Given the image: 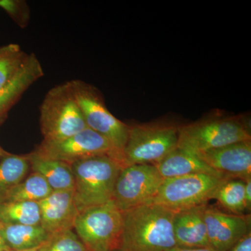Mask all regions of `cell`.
Masks as SVG:
<instances>
[{"instance_id": "cell-1", "label": "cell", "mask_w": 251, "mask_h": 251, "mask_svg": "<svg viewBox=\"0 0 251 251\" xmlns=\"http://www.w3.org/2000/svg\"><path fill=\"white\" fill-rule=\"evenodd\" d=\"M174 211L153 203L124 211L117 251H168L176 247Z\"/></svg>"}, {"instance_id": "cell-2", "label": "cell", "mask_w": 251, "mask_h": 251, "mask_svg": "<svg viewBox=\"0 0 251 251\" xmlns=\"http://www.w3.org/2000/svg\"><path fill=\"white\" fill-rule=\"evenodd\" d=\"M74 196L77 211L112 201L119 173L124 166L116 158L101 155L73 163Z\"/></svg>"}, {"instance_id": "cell-3", "label": "cell", "mask_w": 251, "mask_h": 251, "mask_svg": "<svg viewBox=\"0 0 251 251\" xmlns=\"http://www.w3.org/2000/svg\"><path fill=\"white\" fill-rule=\"evenodd\" d=\"M39 120L45 142L58 141L87 128L69 81L48 92L41 105Z\"/></svg>"}, {"instance_id": "cell-4", "label": "cell", "mask_w": 251, "mask_h": 251, "mask_svg": "<svg viewBox=\"0 0 251 251\" xmlns=\"http://www.w3.org/2000/svg\"><path fill=\"white\" fill-rule=\"evenodd\" d=\"M179 126L166 123L130 126L122 161L124 167L156 164L178 147Z\"/></svg>"}, {"instance_id": "cell-5", "label": "cell", "mask_w": 251, "mask_h": 251, "mask_svg": "<svg viewBox=\"0 0 251 251\" xmlns=\"http://www.w3.org/2000/svg\"><path fill=\"white\" fill-rule=\"evenodd\" d=\"M69 82L87 128L106 138L122 161V152L128 139L130 126L120 121L109 111L97 87L80 80Z\"/></svg>"}, {"instance_id": "cell-6", "label": "cell", "mask_w": 251, "mask_h": 251, "mask_svg": "<svg viewBox=\"0 0 251 251\" xmlns=\"http://www.w3.org/2000/svg\"><path fill=\"white\" fill-rule=\"evenodd\" d=\"M123 226V212L110 201L77 214L74 230L89 251H117Z\"/></svg>"}, {"instance_id": "cell-7", "label": "cell", "mask_w": 251, "mask_h": 251, "mask_svg": "<svg viewBox=\"0 0 251 251\" xmlns=\"http://www.w3.org/2000/svg\"><path fill=\"white\" fill-rule=\"evenodd\" d=\"M246 140L251 131L241 119L214 117L179 126L178 147L198 153Z\"/></svg>"}, {"instance_id": "cell-8", "label": "cell", "mask_w": 251, "mask_h": 251, "mask_svg": "<svg viewBox=\"0 0 251 251\" xmlns=\"http://www.w3.org/2000/svg\"><path fill=\"white\" fill-rule=\"evenodd\" d=\"M229 178L195 174L164 179L151 203L173 211L207 204L223 181Z\"/></svg>"}, {"instance_id": "cell-9", "label": "cell", "mask_w": 251, "mask_h": 251, "mask_svg": "<svg viewBox=\"0 0 251 251\" xmlns=\"http://www.w3.org/2000/svg\"><path fill=\"white\" fill-rule=\"evenodd\" d=\"M163 181L155 165L123 167L117 176L112 201L122 212L149 204Z\"/></svg>"}, {"instance_id": "cell-10", "label": "cell", "mask_w": 251, "mask_h": 251, "mask_svg": "<svg viewBox=\"0 0 251 251\" xmlns=\"http://www.w3.org/2000/svg\"><path fill=\"white\" fill-rule=\"evenodd\" d=\"M35 151L42 156L69 165L83 158L101 155L114 157L122 163L110 142L88 128L58 141H42Z\"/></svg>"}, {"instance_id": "cell-11", "label": "cell", "mask_w": 251, "mask_h": 251, "mask_svg": "<svg viewBox=\"0 0 251 251\" xmlns=\"http://www.w3.org/2000/svg\"><path fill=\"white\" fill-rule=\"evenodd\" d=\"M203 216L209 248L213 251H227L251 232L250 215L228 214L206 204Z\"/></svg>"}, {"instance_id": "cell-12", "label": "cell", "mask_w": 251, "mask_h": 251, "mask_svg": "<svg viewBox=\"0 0 251 251\" xmlns=\"http://www.w3.org/2000/svg\"><path fill=\"white\" fill-rule=\"evenodd\" d=\"M213 170L229 179L251 178V140L196 153Z\"/></svg>"}, {"instance_id": "cell-13", "label": "cell", "mask_w": 251, "mask_h": 251, "mask_svg": "<svg viewBox=\"0 0 251 251\" xmlns=\"http://www.w3.org/2000/svg\"><path fill=\"white\" fill-rule=\"evenodd\" d=\"M39 204L41 226L49 235L64 229H74L78 214L74 190L52 191Z\"/></svg>"}, {"instance_id": "cell-14", "label": "cell", "mask_w": 251, "mask_h": 251, "mask_svg": "<svg viewBox=\"0 0 251 251\" xmlns=\"http://www.w3.org/2000/svg\"><path fill=\"white\" fill-rule=\"evenodd\" d=\"M206 204L174 211L173 229L176 247L188 249L209 248L203 216Z\"/></svg>"}, {"instance_id": "cell-15", "label": "cell", "mask_w": 251, "mask_h": 251, "mask_svg": "<svg viewBox=\"0 0 251 251\" xmlns=\"http://www.w3.org/2000/svg\"><path fill=\"white\" fill-rule=\"evenodd\" d=\"M40 61L36 54L31 53L21 70L13 80L0 89V126L7 118L8 114L23 94L36 81L44 76Z\"/></svg>"}, {"instance_id": "cell-16", "label": "cell", "mask_w": 251, "mask_h": 251, "mask_svg": "<svg viewBox=\"0 0 251 251\" xmlns=\"http://www.w3.org/2000/svg\"><path fill=\"white\" fill-rule=\"evenodd\" d=\"M155 166L164 179L195 174L214 175L226 177L208 166L197 153L179 147Z\"/></svg>"}, {"instance_id": "cell-17", "label": "cell", "mask_w": 251, "mask_h": 251, "mask_svg": "<svg viewBox=\"0 0 251 251\" xmlns=\"http://www.w3.org/2000/svg\"><path fill=\"white\" fill-rule=\"evenodd\" d=\"M32 173L47 181L52 191L74 190V179L71 165L42 156L35 150L27 154Z\"/></svg>"}, {"instance_id": "cell-18", "label": "cell", "mask_w": 251, "mask_h": 251, "mask_svg": "<svg viewBox=\"0 0 251 251\" xmlns=\"http://www.w3.org/2000/svg\"><path fill=\"white\" fill-rule=\"evenodd\" d=\"M0 232L5 246L11 251L37 249L49 237V233L41 225L27 226L0 223Z\"/></svg>"}, {"instance_id": "cell-19", "label": "cell", "mask_w": 251, "mask_h": 251, "mask_svg": "<svg viewBox=\"0 0 251 251\" xmlns=\"http://www.w3.org/2000/svg\"><path fill=\"white\" fill-rule=\"evenodd\" d=\"M29 169L27 154L7 153L0 159V202L10 190L27 176Z\"/></svg>"}, {"instance_id": "cell-20", "label": "cell", "mask_w": 251, "mask_h": 251, "mask_svg": "<svg viewBox=\"0 0 251 251\" xmlns=\"http://www.w3.org/2000/svg\"><path fill=\"white\" fill-rule=\"evenodd\" d=\"M52 192V190L43 176L38 173H31L10 190L0 202L16 201L39 202Z\"/></svg>"}, {"instance_id": "cell-21", "label": "cell", "mask_w": 251, "mask_h": 251, "mask_svg": "<svg viewBox=\"0 0 251 251\" xmlns=\"http://www.w3.org/2000/svg\"><path fill=\"white\" fill-rule=\"evenodd\" d=\"M0 223L27 226L41 225L39 202L25 201L0 202Z\"/></svg>"}, {"instance_id": "cell-22", "label": "cell", "mask_w": 251, "mask_h": 251, "mask_svg": "<svg viewBox=\"0 0 251 251\" xmlns=\"http://www.w3.org/2000/svg\"><path fill=\"white\" fill-rule=\"evenodd\" d=\"M212 199L216 200L231 214L244 215L247 211L245 181L239 179H226L216 189Z\"/></svg>"}, {"instance_id": "cell-23", "label": "cell", "mask_w": 251, "mask_h": 251, "mask_svg": "<svg viewBox=\"0 0 251 251\" xmlns=\"http://www.w3.org/2000/svg\"><path fill=\"white\" fill-rule=\"evenodd\" d=\"M28 55L18 44H9L0 47V89L16 76Z\"/></svg>"}, {"instance_id": "cell-24", "label": "cell", "mask_w": 251, "mask_h": 251, "mask_svg": "<svg viewBox=\"0 0 251 251\" xmlns=\"http://www.w3.org/2000/svg\"><path fill=\"white\" fill-rule=\"evenodd\" d=\"M37 251H89L74 229H64L52 234Z\"/></svg>"}, {"instance_id": "cell-25", "label": "cell", "mask_w": 251, "mask_h": 251, "mask_svg": "<svg viewBox=\"0 0 251 251\" xmlns=\"http://www.w3.org/2000/svg\"><path fill=\"white\" fill-rule=\"evenodd\" d=\"M0 8L18 26L24 29L29 25L31 11L25 0H0Z\"/></svg>"}, {"instance_id": "cell-26", "label": "cell", "mask_w": 251, "mask_h": 251, "mask_svg": "<svg viewBox=\"0 0 251 251\" xmlns=\"http://www.w3.org/2000/svg\"><path fill=\"white\" fill-rule=\"evenodd\" d=\"M227 251H251V232L239 239Z\"/></svg>"}, {"instance_id": "cell-27", "label": "cell", "mask_w": 251, "mask_h": 251, "mask_svg": "<svg viewBox=\"0 0 251 251\" xmlns=\"http://www.w3.org/2000/svg\"><path fill=\"white\" fill-rule=\"evenodd\" d=\"M245 202L247 211H251V178L245 181Z\"/></svg>"}, {"instance_id": "cell-28", "label": "cell", "mask_w": 251, "mask_h": 251, "mask_svg": "<svg viewBox=\"0 0 251 251\" xmlns=\"http://www.w3.org/2000/svg\"><path fill=\"white\" fill-rule=\"evenodd\" d=\"M168 251H213L209 248H204V249H188V248H183L175 247Z\"/></svg>"}, {"instance_id": "cell-29", "label": "cell", "mask_w": 251, "mask_h": 251, "mask_svg": "<svg viewBox=\"0 0 251 251\" xmlns=\"http://www.w3.org/2000/svg\"><path fill=\"white\" fill-rule=\"evenodd\" d=\"M7 248L5 246L4 241L1 237V232H0V251H8Z\"/></svg>"}, {"instance_id": "cell-30", "label": "cell", "mask_w": 251, "mask_h": 251, "mask_svg": "<svg viewBox=\"0 0 251 251\" xmlns=\"http://www.w3.org/2000/svg\"><path fill=\"white\" fill-rule=\"evenodd\" d=\"M7 153L8 152H6V151H4V150L1 148V147L0 146V159H1L2 157H4L5 155H6Z\"/></svg>"}, {"instance_id": "cell-31", "label": "cell", "mask_w": 251, "mask_h": 251, "mask_svg": "<svg viewBox=\"0 0 251 251\" xmlns=\"http://www.w3.org/2000/svg\"><path fill=\"white\" fill-rule=\"evenodd\" d=\"M38 249V248H37ZM37 249H31V250H27V251H37Z\"/></svg>"}]
</instances>
